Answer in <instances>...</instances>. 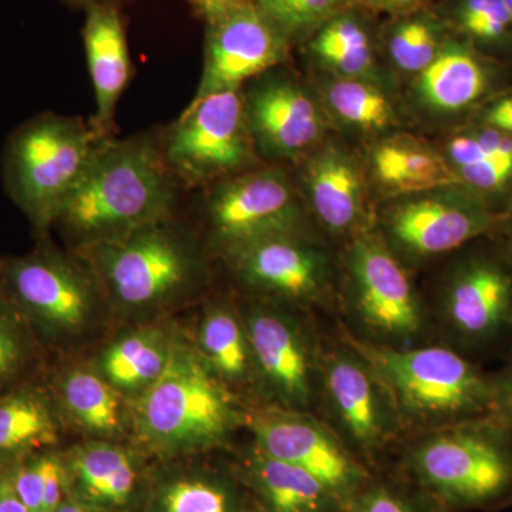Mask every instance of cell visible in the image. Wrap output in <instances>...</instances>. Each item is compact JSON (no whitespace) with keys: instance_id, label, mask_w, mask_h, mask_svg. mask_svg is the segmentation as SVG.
I'll use <instances>...</instances> for the list:
<instances>
[{"instance_id":"obj_32","label":"cell","mask_w":512,"mask_h":512,"mask_svg":"<svg viewBox=\"0 0 512 512\" xmlns=\"http://www.w3.org/2000/svg\"><path fill=\"white\" fill-rule=\"evenodd\" d=\"M325 101L336 119L356 130L379 133L397 123L392 100L367 80L338 77L325 87Z\"/></svg>"},{"instance_id":"obj_39","label":"cell","mask_w":512,"mask_h":512,"mask_svg":"<svg viewBox=\"0 0 512 512\" xmlns=\"http://www.w3.org/2000/svg\"><path fill=\"white\" fill-rule=\"evenodd\" d=\"M491 417L512 429V356L508 357L503 369L490 375Z\"/></svg>"},{"instance_id":"obj_48","label":"cell","mask_w":512,"mask_h":512,"mask_svg":"<svg viewBox=\"0 0 512 512\" xmlns=\"http://www.w3.org/2000/svg\"><path fill=\"white\" fill-rule=\"evenodd\" d=\"M249 512H266V511H249Z\"/></svg>"},{"instance_id":"obj_24","label":"cell","mask_w":512,"mask_h":512,"mask_svg":"<svg viewBox=\"0 0 512 512\" xmlns=\"http://www.w3.org/2000/svg\"><path fill=\"white\" fill-rule=\"evenodd\" d=\"M60 431L55 400L39 379L0 394V468L52 450L59 443Z\"/></svg>"},{"instance_id":"obj_42","label":"cell","mask_w":512,"mask_h":512,"mask_svg":"<svg viewBox=\"0 0 512 512\" xmlns=\"http://www.w3.org/2000/svg\"><path fill=\"white\" fill-rule=\"evenodd\" d=\"M0 512H29L16 494L6 467L0 468Z\"/></svg>"},{"instance_id":"obj_43","label":"cell","mask_w":512,"mask_h":512,"mask_svg":"<svg viewBox=\"0 0 512 512\" xmlns=\"http://www.w3.org/2000/svg\"><path fill=\"white\" fill-rule=\"evenodd\" d=\"M494 235L503 239L505 244L512 249V205L501 218L500 225H498Z\"/></svg>"},{"instance_id":"obj_36","label":"cell","mask_w":512,"mask_h":512,"mask_svg":"<svg viewBox=\"0 0 512 512\" xmlns=\"http://www.w3.org/2000/svg\"><path fill=\"white\" fill-rule=\"evenodd\" d=\"M458 16L464 32L480 42L501 43L512 33L505 0H464Z\"/></svg>"},{"instance_id":"obj_6","label":"cell","mask_w":512,"mask_h":512,"mask_svg":"<svg viewBox=\"0 0 512 512\" xmlns=\"http://www.w3.org/2000/svg\"><path fill=\"white\" fill-rule=\"evenodd\" d=\"M97 143L89 123L52 111L30 117L9 134L0 160L3 185L37 238L53 228Z\"/></svg>"},{"instance_id":"obj_12","label":"cell","mask_w":512,"mask_h":512,"mask_svg":"<svg viewBox=\"0 0 512 512\" xmlns=\"http://www.w3.org/2000/svg\"><path fill=\"white\" fill-rule=\"evenodd\" d=\"M345 268L353 313L379 340L377 345L416 346L426 330V312L403 262L383 239L357 234L346 252Z\"/></svg>"},{"instance_id":"obj_1","label":"cell","mask_w":512,"mask_h":512,"mask_svg":"<svg viewBox=\"0 0 512 512\" xmlns=\"http://www.w3.org/2000/svg\"><path fill=\"white\" fill-rule=\"evenodd\" d=\"M180 188L164 163L158 134L103 138L53 227L79 251L173 217Z\"/></svg>"},{"instance_id":"obj_35","label":"cell","mask_w":512,"mask_h":512,"mask_svg":"<svg viewBox=\"0 0 512 512\" xmlns=\"http://www.w3.org/2000/svg\"><path fill=\"white\" fill-rule=\"evenodd\" d=\"M346 0H254L252 5L288 39L335 15Z\"/></svg>"},{"instance_id":"obj_4","label":"cell","mask_w":512,"mask_h":512,"mask_svg":"<svg viewBox=\"0 0 512 512\" xmlns=\"http://www.w3.org/2000/svg\"><path fill=\"white\" fill-rule=\"evenodd\" d=\"M406 464L443 511L512 503V429L494 417L423 431L407 451Z\"/></svg>"},{"instance_id":"obj_21","label":"cell","mask_w":512,"mask_h":512,"mask_svg":"<svg viewBox=\"0 0 512 512\" xmlns=\"http://www.w3.org/2000/svg\"><path fill=\"white\" fill-rule=\"evenodd\" d=\"M64 458L67 497L100 512L126 510L140 487L136 458L126 448L93 441Z\"/></svg>"},{"instance_id":"obj_3","label":"cell","mask_w":512,"mask_h":512,"mask_svg":"<svg viewBox=\"0 0 512 512\" xmlns=\"http://www.w3.org/2000/svg\"><path fill=\"white\" fill-rule=\"evenodd\" d=\"M117 308L146 312L197 291L208 269L200 245L173 218L150 222L77 251Z\"/></svg>"},{"instance_id":"obj_14","label":"cell","mask_w":512,"mask_h":512,"mask_svg":"<svg viewBox=\"0 0 512 512\" xmlns=\"http://www.w3.org/2000/svg\"><path fill=\"white\" fill-rule=\"evenodd\" d=\"M254 380L278 409L306 412L319 387L320 356L308 330L288 313L251 306L242 316Z\"/></svg>"},{"instance_id":"obj_28","label":"cell","mask_w":512,"mask_h":512,"mask_svg":"<svg viewBox=\"0 0 512 512\" xmlns=\"http://www.w3.org/2000/svg\"><path fill=\"white\" fill-rule=\"evenodd\" d=\"M53 400L82 429L101 437H113L123 426L120 393L100 373L70 369L57 379Z\"/></svg>"},{"instance_id":"obj_20","label":"cell","mask_w":512,"mask_h":512,"mask_svg":"<svg viewBox=\"0 0 512 512\" xmlns=\"http://www.w3.org/2000/svg\"><path fill=\"white\" fill-rule=\"evenodd\" d=\"M309 207L330 234L348 235L366 218L365 178L352 154L342 147L312 151L302 167Z\"/></svg>"},{"instance_id":"obj_34","label":"cell","mask_w":512,"mask_h":512,"mask_svg":"<svg viewBox=\"0 0 512 512\" xmlns=\"http://www.w3.org/2000/svg\"><path fill=\"white\" fill-rule=\"evenodd\" d=\"M440 49L439 32L426 20L404 22L390 37L389 50L394 64L416 76L436 59Z\"/></svg>"},{"instance_id":"obj_16","label":"cell","mask_w":512,"mask_h":512,"mask_svg":"<svg viewBox=\"0 0 512 512\" xmlns=\"http://www.w3.org/2000/svg\"><path fill=\"white\" fill-rule=\"evenodd\" d=\"M244 92L245 113L256 154L269 165L311 153L325 134V110L303 84L269 70Z\"/></svg>"},{"instance_id":"obj_22","label":"cell","mask_w":512,"mask_h":512,"mask_svg":"<svg viewBox=\"0 0 512 512\" xmlns=\"http://www.w3.org/2000/svg\"><path fill=\"white\" fill-rule=\"evenodd\" d=\"M457 183L480 194L501 218L512 205V136L471 124L443 150Z\"/></svg>"},{"instance_id":"obj_5","label":"cell","mask_w":512,"mask_h":512,"mask_svg":"<svg viewBox=\"0 0 512 512\" xmlns=\"http://www.w3.org/2000/svg\"><path fill=\"white\" fill-rule=\"evenodd\" d=\"M134 421L151 450L183 456L227 443L244 416L197 348L174 339L164 372L138 396Z\"/></svg>"},{"instance_id":"obj_25","label":"cell","mask_w":512,"mask_h":512,"mask_svg":"<svg viewBox=\"0 0 512 512\" xmlns=\"http://www.w3.org/2000/svg\"><path fill=\"white\" fill-rule=\"evenodd\" d=\"M370 170L393 198L458 184L443 151L407 136L380 141L370 154Z\"/></svg>"},{"instance_id":"obj_13","label":"cell","mask_w":512,"mask_h":512,"mask_svg":"<svg viewBox=\"0 0 512 512\" xmlns=\"http://www.w3.org/2000/svg\"><path fill=\"white\" fill-rule=\"evenodd\" d=\"M248 423L258 450L318 478L339 498L346 512L369 485L365 467L348 444L311 414L275 407L255 413Z\"/></svg>"},{"instance_id":"obj_8","label":"cell","mask_w":512,"mask_h":512,"mask_svg":"<svg viewBox=\"0 0 512 512\" xmlns=\"http://www.w3.org/2000/svg\"><path fill=\"white\" fill-rule=\"evenodd\" d=\"M0 296L45 348L86 329L103 293L79 255H64L43 237L29 254L0 259Z\"/></svg>"},{"instance_id":"obj_26","label":"cell","mask_w":512,"mask_h":512,"mask_svg":"<svg viewBox=\"0 0 512 512\" xmlns=\"http://www.w3.org/2000/svg\"><path fill=\"white\" fill-rule=\"evenodd\" d=\"M247 477L266 512H342L338 497L302 468L254 448L247 461Z\"/></svg>"},{"instance_id":"obj_37","label":"cell","mask_w":512,"mask_h":512,"mask_svg":"<svg viewBox=\"0 0 512 512\" xmlns=\"http://www.w3.org/2000/svg\"><path fill=\"white\" fill-rule=\"evenodd\" d=\"M46 450L30 454L18 463L6 467L13 488L29 512H43L45 504Z\"/></svg>"},{"instance_id":"obj_17","label":"cell","mask_w":512,"mask_h":512,"mask_svg":"<svg viewBox=\"0 0 512 512\" xmlns=\"http://www.w3.org/2000/svg\"><path fill=\"white\" fill-rule=\"evenodd\" d=\"M289 39L254 5L207 25L204 64L194 99L245 84L288 56Z\"/></svg>"},{"instance_id":"obj_15","label":"cell","mask_w":512,"mask_h":512,"mask_svg":"<svg viewBox=\"0 0 512 512\" xmlns=\"http://www.w3.org/2000/svg\"><path fill=\"white\" fill-rule=\"evenodd\" d=\"M319 386L350 450L376 456L403 430L386 390L349 345L320 356Z\"/></svg>"},{"instance_id":"obj_44","label":"cell","mask_w":512,"mask_h":512,"mask_svg":"<svg viewBox=\"0 0 512 512\" xmlns=\"http://www.w3.org/2000/svg\"><path fill=\"white\" fill-rule=\"evenodd\" d=\"M372 5L389 10H403L420 5L423 0H369Z\"/></svg>"},{"instance_id":"obj_9","label":"cell","mask_w":512,"mask_h":512,"mask_svg":"<svg viewBox=\"0 0 512 512\" xmlns=\"http://www.w3.org/2000/svg\"><path fill=\"white\" fill-rule=\"evenodd\" d=\"M164 163L178 184L211 187L258 167L242 89L192 99L160 136Z\"/></svg>"},{"instance_id":"obj_10","label":"cell","mask_w":512,"mask_h":512,"mask_svg":"<svg viewBox=\"0 0 512 512\" xmlns=\"http://www.w3.org/2000/svg\"><path fill=\"white\" fill-rule=\"evenodd\" d=\"M501 217L476 191L453 184L394 197L382 214V238L400 261L458 252L494 235Z\"/></svg>"},{"instance_id":"obj_19","label":"cell","mask_w":512,"mask_h":512,"mask_svg":"<svg viewBox=\"0 0 512 512\" xmlns=\"http://www.w3.org/2000/svg\"><path fill=\"white\" fill-rule=\"evenodd\" d=\"M83 45L96 100V113L89 124L96 137L103 140L114 137L117 104L126 92L133 70L119 6L86 9Z\"/></svg>"},{"instance_id":"obj_18","label":"cell","mask_w":512,"mask_h":512,"mask_svg":"<svg viewBox=\"0 0 512 512\" xmlns=\"http://www.w3.org/2000/svg\"><path fill=\"white\" fill-rule=\"evenodd\" d=\"M228 261L249 289L288 302H320L332 285L328 254L302 235L255 242Z\"/></svg>"},{"instance_id":"obj_31","label":"cell","mask_w":512,"mask_h":512,"mask_svg":"<svg viewBox=\"0 0 512 512\" xmlns=\"http://www.w3.org/2000/svg\"><path fill=\"white\" fill-rule=\"evenodd\" d=\"M311 50L339 77L376 83L372 43L355 19L340 16L329 20L312 40Z\"/></svg>"},{"instance_id":"obj_27","label":"cell","mask_w":512,"mask_h":512,"mask_svg":"<svg viewBox=\"0 0 512 512\" xmlns=\"http://www.w3.org/2000/svg\"><path fill=\"white\" fill-rule=\"evenodd\" d=\"M173 340L158 328L127 333L101 353L99 373L117 392L140 396L164 372Z\"/></svg>"},{"instance_id":"obj_11","label":"cell","mask_w":512,"mask_h":512,"mask_svg":"<svg viewBox=\"0 0 512 512\" xmlns=\"http://www.w3.org/2000/svg\"><path fill=\"white\" fill-rule=\"evenodd\" d=\"M205 221L212 244L229 258L264 239L302 235L303 208L284 168L268 165L208 187Z\"/></svg>"},{"instance_id":"obj_29","label":"cell","mask_w":512,"mask_h":512,"mask_svg":"<svg viewBox=\"0 0 512 512\" xmlns=\"http://www.w3.org/2000/svg\"><path fill=\"white\" fill-rule=\"evenodd\" d=\"M195 348L227 386H239L254 380L251 346L244 319L227 303H214L204 313Z\"/></svg>"},{"instance_id":"obj_2","label":"cell","mask_w":512,"mask_h":512,"mask_svg":"<svg viewBox=\"0 0 512 512\" xmlns=\"http://www.w3.org/2000/svg\"><path fill=\"white\" fill-rule=\"evenodd\" d=\"M404 429L421 431L491 416L490 375L448 345L392 348L355 338Z\"/></svg>"},{"instance_id":"obj_46","label":"cell","mask_w":512,"mask_h":512,"mask_svg":"<svg viewBox=\"0 0 512 512\" xmlns=\"http://www.w3.org/2000/svg\"><path fill=\"white\" fill-rule=\"evenodd\" d=\"M66 2L72 3V5H79L86 10L97 5H116L119 6L121 0H66Z\"/></svg>"},{"instance_id":"obj_33","label":"cell","mask_w":512,"mask_h":512,"mask_svg":"<svg viewBox=\"0 0 512 512\" xmlns=\"http://www.w3.org/2000/svg\"><path fill=\"white\" fill-rule=\"evenodd\" d=\"M42 350L18 309L0 296V394L37 379Z\"/></svg>"},{"instance_id":"obj_47","label":"cell","mask_w":512,"mask_h":512,"mask_svg":"<svg viewBox=\"0 0 512 512\" xmlns=\"http://www.w3.org/2000/svg\"><path fill=\"white\" fill-rule=\"evenodd\" d=\"M507 2L508 10H510L511 28H512V0H505Z\"/></svg>"},{"instance_id":"obj_40","label":"cell","mask_w":512,"mask_h":512,"mask_svg":"<svg viewBox=\"0 0 512 512\" xmlns=\"http://www.w3.org/2000/svg\"><path fill=\"white\" fill-rule=\"evenodd\" d=\"M471 124L494 128L512 136V92L495 94L474 113Z\"/></svg>"},{"instance_id":"obj_38","label":"cell","mask_w":512,"mask_h":512,"mask_svg":"<svg viewBox=\"0 0 512 512\" xmlns=\"http://www.w3.org/2000/svg\"><path fill=\"white\" fill-rule=\"evenodd\" d=\"M349 512H421L406 495L389 485H367L353 503Z\"/></svg>"},{"instance_id":"obj_7","label":"cell","mask_w":512,"mask_h":512,"mask_svg":"<svg viewBox=\"0 0 512 512\" xmlns=\"http://www.w3.org/2000/svg\"><path fill=\"white\" fill-rule=\"evenodd\" d=\"M437 323L468 359L512 356V249L488 235L460 249L441 281Z\"/></svg>"},{"instance_id":"obj_41","label":"cell","mask_w":512,"mask_h":512,"mask_svg":"<svg viewBox=\"0 0 512 512\" xmlns=\"http://www.w3.org/2000/svg\"><path fill=\"white\" fill-rule=\"evenodd\" d=\"M252 2L254 0H188L195 15L204 20L205 25L217 22L239 9L247 8Z\"/></svg>"},{"instance_id":"obj_30","label":"cell","mask_w":512,"mask_h":512,"mask_svg":"<svg viewBox=\"0 0 512 512\" xmlns=\"http://www.w3.org/2000/svg\"><path fill=\"white\" fill-rule=\"evenodd\" d=\"M148 512H245L237 487L211 473L168 477L154 488Z\"/></svg>"},{"instance_id":"obj_23","label":"cell","mask_w":512,"mask_h":512,"mask_svg":"<svg viewBox=\"0 0 512 512\" xmlns=\"http://www.w3.org/2000/svg\"><path fill=\"white\" fill-rule=\"evenodd\" d=\"M498 76L468 47L448 45L416 76L414 90L424 107L444 116L476 111L494 97Z\"/></svg>"},{"instance_id":"obj_45","label":"cell","mask_w":512,"mask_h":512,"mask_svg":"<svg viewBox=\"0 0 512 512\" xmlns=\"http://www.w3.org/2000/svg\"><path fill=\"white\" fill-rule=\"evenodd\" d=\"M55 512H100L87 507V505L77 503L72 498L67 497L62 504L57 507Z\"/></svg>"}]
</instances>
